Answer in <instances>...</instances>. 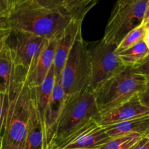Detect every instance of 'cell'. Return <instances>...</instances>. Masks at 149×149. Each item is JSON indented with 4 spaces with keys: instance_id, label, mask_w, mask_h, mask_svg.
I'll return each mask as SVG.
<instances>
[{
    "instance_id": "6da1fadb",
    "label": "cell",
    "mask_w": 149,
    "mask_h": 149,
    "mask_svg": "<svg viewBox=\"0 0 149 149\" xmlns=\"http://www.w3.org/2000/svg\"><path fill=\"white\" fill-rule=\"evenodd\" d=\"M97 0H14L4 25L11 31L58 39L73 20L83 21Z\"/></svg>"
},
{
    "instance_id": "7a4b0ae2",
    "label": "cell",
    "mask_w": 149,
    "mask_h": 149,
    "mask_svg": "<svg viewBox=\"0 0 149 149\" xmlns=\"http://www.w3.org/2000/svg\"><path fill=\"white\" fill-rule=\"evenodd\" d=\"M31 100V87L29 83L28 74L20 68L15 83L8 95L1 149L24 148Z\"/></svg>"
},
{
    "instance_id": "3957f363",
    "label": "cell",
    "mask_w": 149,
    "mask_h": 149,
    "mask_svg": "<svg viewBox=\"0 0 149 149\" xmlns=\"http://www.w3.org/2000/svg\"><path fill=\"white\" fill-rule=\"evenodd\" d=\"M146 81L134 67H125L93 93L100 113L109 111L138 95Z\"/></svg>"
},
{
    "instance_id": "277c9868",
    "label": "cell",
    "mask_w": 149,
    "mask_h": 149,
    "mask_svg": "<svg viewBox=\"0 0 149 149\" xmlns=\"http://www.w3.org/2000/svg\"><path fill=\"white\" fill-rule=\"evenodd\" d=\"M99 114L95 95L91 90L66 97L48 146L68 137L91 120H96Z\"/></svg>"
},
{
    "instance_id": "5b68a950",
    "label": "cell",
    "mask_w": 149,
    "mask_h": 149,
    "mask_svg": "<svg viewBox=\"0 0 149 149\" xmlns=\"http://www.w3.org/2000/svg\"><path fill=\"white\" fill-rule=\"evenodd\" d=\"M91 79L90 57L87 46L81 36H77L66 58L59 81L65 96L81 94L90 90Z\"/></svg>"
},
{
    "instance_id": "8992f818",
    "label": "cell",
    "mask_w": 149,
    "mask_h": 149,
    "mask_svg": "<svg viewBox=\"0 0 149 149\" xmlns=\"http://www.w3.org/2000/svg\"><path fill=\"white\" fill-rule=\"evenodd\" d=\"M148 0H119L114 4L103 39L119 45L129 32L143 23Z\"/></svg>"
},
{
    "instance_id": "52a82bcc",
    "label": "cell",
    "mask_w": 149,
    "mask_h": 149,
    "mask_svg": "<svg viewBox=\"0 0 149 149\" xmlns=\"http://www.w3.org/2000/svg\"><path fill=\"white\" fill-rule=\"evenodd\" d=\"M116 47L117 45L103 39L87 47L91 68L89 89L93 93L126 67L116 54Z\"/></svg>"
},
{
    "instance_id": "ba28073f",
    "label": "cell",
    "mask_w": 149,
    "mask_h": 149,
    "mask_svg": "<svg viewBox=\"0 0 149 149\" xmlns=\"http://www.w3.org/2000/svg\"><path fill=\"white\" fill-rule=\"evenodd\" d=\"M48 41L40 36L20 31H12L7 44L14 54L16 65L31 75Z\"/></svg>"
},
{
    "instance_id": "9c48e42d",
    "label": "cell",
    "mask_w": 149,
    "mask_h": 149,
    "mask_svg": "<svg viewBox=\"0 0 149 149\" xmlns=\"http://www.w3.org/2000/svg\"><path fill=\"white\" fill-rule=\"evenodd\" d=\"M110 140L104 127L93 119L67 138L50 144L47 149H96Z\"/></svg>"
},
{
    "instance_id": "30bf717a",
    "label": "cell",
    "mask_w": 149,
    "mask_h": 149,
    "mask_svg": "<svg viewBox=\"0 0 149 149\" xmlns=\"http://www.w3.org/2000/svg\"><path fill=\"white\" fill-rule=\"evenodd\" d=\"M148 115L149 109L141 103L138 95L112 110L100 113L96 121L104 127Z\"/></svg>"
},
{
    "instance_id": "8fae6325",
    "label": "cell",
    "mask_w": 149,
    "mask_h": 149,
    "mask_svg": "<svg viewBox=\"0 0 149 149\" xmlns=\"http://www.w3.org/2000/svg\"><path fill=\"white\" fill-rule=\"evenodd\" d=\"M81 21L73 20L57 39L53 61L55 81H58L66 58L79 33L81 31Z\"/></svg>"
},
{
    "instance_id": "7c38bea8",
    "label": "cell",
    "mask_w": 149,
    "mask_h": 149,
    "mask_svg": "<svg viewBox=\"0 0 149 149\" xmlns=\"http://www.w3.org/2000/svg\"><path fill=\"white\" fill-rule=\"evenodd\" d=\"M65 98L66 96L61 84L55 79L52 94L45 113V141L47 148L52 141L55 125L62 111Z\"/></svg>"
},
{
    "instance_id": "4fadbf2b",
    "label": "cell",
    "mask_w": 149,
    "mask_h": 149,
    "mask_svg": "<svg viewBox=\"0 0 149 149\" xmlns=\"http://www.w3.org/2000/svg\"><path fill=\"white\" fill-rule=\"evenodd\" d=\"M19 70L20 67L16 65L13 50L7 42L0 50V93L10 94Z\"/></svg>"
},
{
    "instance_id": "5bb4252c",
    "label": "cell",
    "mask_w": 149,
    "mask_h": 149,
    "mask_svg": "<svg viewBox=\"0 0 149 149\" xmlns=\"http://www.w3.org/2000/svg\"><path fill=\"white\" fill-rule=\"evenodd\" d=\"M23 149H47L42 122L36 108L32 87L30 114L28 121Z\"/></svg>"
},
{
    "instance_id": "9a60e30c",
    "label": "cell",
    "mask_w": 149,
    "mask_h": 149,
    "mask_svg": "<svg viewBox=\"0 0 149 149\" xmlns=\"http://www.w3.org/2000/svg\"><path fill=\"white\" fill-rule=\"evenodd\" d=\"M57 39H53L48 41L46 47L39 57V61L34 70L31 75L28 76L29 83L31 87H37L40 86L53 65Z\"/></svg>"
},
{
    "instance_id": "2e32d148",
    "label": "cell",
    "mask_w": 149,
    "mask_h": 149,
    "mask_svg": "<svg viewBox=\"0 0 149 149\" xmlns=\"http://www.w3.org/2000/svg\"><path fill=\"white\" fill-rule=\"evenodd\" d=\"M109 138H114L125 135L138 134L147 137L149 134V115L104 127Z\"/></svg>"
},
{
    "instance_id": "e0dca14e",
    "label": "cell",
    "mask_w": 149,
    "mask_h": 149,
    "mask_svg": "<svg viewBox=\"0 0 149 149\" xmlns=\"http://www.w3.org/2000/svg\"><path fill=\"white\" fill-rule=\"evenodd\" d=\"M116 54L125 66L135 67L148 55L149 49L143 40Z\"/></svg>"
},
{
    "instance_id": "ac0fdd59",
    "label": "cell",
    "mask_w": 149,
    "mask_h": 149,
    "mask_svg": "<svg viewBox=\"0 0 149 149\" xmlns=\"http://www.w3.org/2000/svg\"><path fill=\"white\" fill-rule=\"evenodd\" d=\"M141 138L143 137L138 134H132L111 138L110 141L96 149H130Z\"/></svg>"
},
{
    "instance_id": "d6986e66",
    "label": "cell",
    "mask_w": 149,
    "mask_h": 149,
    "mask_svg": "<svg viewBox=\"0 0 149 149\" xmlns=\"http://www.w3.org/2000/svg\"><path fill=\"white\" fill-rule=\"evenodd\" d=\"M146 31L147 29L146 27V25L143 23L142 25L129 32L124 37V39L121 41V42L116 47V53H119V52L130 47L132 45L138 43L141 41L143 40Z\"/></svg>"
},
{
    "instance_id": "ffe728a7",
    "label": "cell",
    "mask_w": 149,
    "mask_h": 149,
    "mask_svg": "<svg viewBox=\"0 0 149 149\" xmlns=\"http://www.w3.org/2000/svg\"><path fill=\"white\" fill-rule=\"evenodd\" d=\"M14 0H0V23L4 25L6 19L8 17ZM5 26V25H4Z\"/></svg>"
},
{
    "instance_id": "44dd1931",
    "label": "cell",
    "mask_w": 149,
    "mask_h": 149,
    "mask_svg": "<svg viewBox=\"0 0 149 149\" xmlns=\"http://www.w3.org/2000/svg\"><path fill=\"white\" fill-rule=\"evenodd\" d=\"M134 68L140 74L143 76L147 81L149 80V54L142 61H140Z\"/></svg>"
},
{
    "instance_id": "7402d4cb",
    "label": "cell",
    "mask_w": 149,
    "mask_h": 149,
    "mask_svg": "<svg viewBox=\"0 0 149 149\" xmlns=\"http://www.w3.org/2000/svg\"><path fill=\"white\" fill-rule=\"evenodd\" d=\"M8 105V95L0 93V122L5 120Z\"/></svg>"
},
{
    "instance_id": "603a6c76",
    "label": "cell",
    "mask_w": 149,
    "mask_h": 149,
    "mask_svg": "<svg viewBox=\"0 0 149 149\" xmlns=\"http://www.w3.org/2000/svg\"><path fill=\"white\" fill-rule=\"evenodd\" d=\"M11 32V30L7 26H0V50L7 44Z\"/></svg>"
},
{
    "instance_id": "cb8c5ba5",
    "label": "cell",
    "mask_w": 149,
    "mask_h": 149,
    "mask_svg": "<svg viewBox=\"0 0 149 149\" xmlns=\"http://www.w3.org/2000/svg\"><path fill=\"white\" fill-rule=\"evenodd\" d=\"M138 97L141 103L149 109V80L146 81V84L143 91L138 94Z\"/></svg>"
},
{
    "instance_id": "d4e9b609",
    "label": "cell",
    "mask_w": 149,
    "mask_h": 149,
    "mask_svg": "<svg viewBox=\"0 0 149 149\" xmlns=\"http://www.w3.org/2000/svg\"><path fill=\"white\" fill-rule=\"evenodd\" d=\"M130 149H149V138L143 137Z\"/></svg>"
},
{
    "instance_id": "484cf974",
    "label": "cell",
    "mask_w": 149,
    "mask_h": 149,
    "mask_svg": "<svg viewBox=\"0 0 149 149\" xmlns=\"http://www.w3.org/2000/svg\"><path fill=\"white\" fill-rule=\"evenodd\" d=\"M4 123H5V120L0 122V149L2 148V133L4 127Z\"/></svg>"
},
{
    "instance_id": "4316f807",
    "label": "cell",
    "mask_w": 149,
    "mask_h": 149,
    "mask_svg": "<svg viewBox=\"0 0 149 149\" xmlns=\"http://www.w3.org/2000/svg\"><path fill=\"white\" fill-rule=\"evenodd\" d=\"M143 41H144V42H145L146 45L147 46V47H148L149 49V31H147L146 33L145 37H144Z\"/></svg>"
},
{
    "instance_id": "83f0119b",
    "label": "cell",
    "mask_w": 149,
    "mask_h": 149,
    "mask_svg": "<svg viewBox=\"0 0 149 149\" xmlns=\"http://www.w3.org/2000/svg\"><path fill=\"white\" fill-rule=\"evenodd\" d=\"M146 29L147 31H149V23H146Z\"/></svg>"
},
{
    "instance_id": "f1b7e54d",
    "label": "cell",
    "mask_w": 149,
    "mask_h": 149,
    "mask_svg": "<svg viewBox=\"0 0 149 149\" xmlns=\"http://www.w3.org/2000/svg\"><path fill=\"white\" fill-rule=\"evenodd\" d=\"M0 26H4V25H3V24H1V23H0Z\"/></svg>"
},
{
    "instance_id": "f546056e",
    "label": "cell",
    "mask_w": 149,
    "mask_h": 149,
    "mask_svg": "<svg viewBox=\"0 0 149 149\" xmlns=\"http://www.w3.org/2000/svg\"><path fill=\"white\" fill-rule=\"evenodd\" d=\"M75 149H84V148H75Z\"/></svg>"
},
{
    "instance_id": "4dcf8cb0",
    "label": "cell",
    "mask_w": 149,
    "mask_h": 149,
    "mask_svg": "<svg viewBox=\"0 0 149 149\" xmlns=\"http://www.w3.org/2000/svg\"><path fill=\"white\" fill-rule=\"evenodd\" d=\"M147 137H148V138H149V134H148V136H147Z\"/></svg>"
},
{
    "instance_id": "1f68e13d",
    "label": "cell",
    "mask_w": 149,
    "mask_h": 149,
    "mask_svg": "<svg viewBox=\"0 0 149 149\" xmlns=\"http://www.w3.org/2000/svg\"><path fill=\"white\" fill-rule=\"evenodd\" d=\"M148 23H149V20H148Z\"/></svg>"
}]
</instances>
